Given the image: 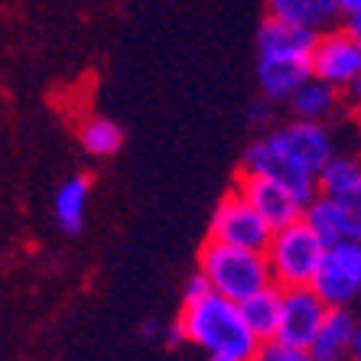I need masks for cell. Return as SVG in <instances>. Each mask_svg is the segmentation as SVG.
Instances as JSON below:
<instances>
[{"instance_id":"6da1fadb","label":"cell","mask_w":361,"mask_h":361,"mask_svg":"<svg viewBox=\"0 0 361 361\" xmlns=\"http://www.w3.org/2000/svg\"><path fill=\"white\" fill-rule=\"evenodd\" d=\"M176 322L183 329L185 342L202 348L209 358L254 361V352L261 345L244 326L238 302L215 293H205L195 302H183V312H179Z\"/></svg>"},{"instance_id":"7a4b0ae2","label":"cell","mask_w":361,"mask_h":361,"mask_svg":"<svg viewBox=\"0 0 361 361\" xmlns=\"http://www.w3.org/2000/svg\"><path fill=\"white\" fill-rule=\"evenodd\" d=\"M199 274L215 296L231 302L247 300L251 293L270 286V270L264 251L231 247L221 241H205L199 251Z\"/></svg>"},{"instance_id":"3957f363","label":"cell","mask_w":361,"mask_h":361,"mask_svg":"<svg viewBox=\"0 0 361 361\" xmlns=\"http://www.w3.org/2000/svg\"><path fill=\"white\" fill-rule=\"evenodd\" d=\"M326 254V244L310 231L306 221H293V225L270 231V241L264 247V261L270 270V283L277 290H293V286H310L319 261Z\"/></svg>"},{"instance_id":"277c9868","label":"cell","mask_w":361,"mask_h":361,"mask_svg":"<svg viewBox=\"0 0 361 361\" xmlns=\"http://www.w3.org/2000/svg\"><path fill=\"white\" fill-rule=\"evenodd\" d=\"M310 290L326 302L329 310H352L355 296H358V290H361V247H358V241L326 247Z\"/></svg>"},{"instance_id":"5b68a950","label":"cell","mask_w":361,"mask_h":361,"mask_svg":"<svg viewBox=\"0 0 361 361\" xmlns=\"http://www.w3.org/2000/svg\"><path fill=\"white\" fill-rule=\"evenodd\" d=\"M241 169L244 173H254V176L274 179V183L283 185L300 205L316 199V176H312L302 163H296L270 134L264 137V140H254L251 147H247Z\"/></svg>"},{"instance_id":"8992f818","label":"cell","mask_w":361,"mask_h":361,"mask_svg":"<svg viewBox=\"0 0 361 361\" xmlns=\"http://www.w3.org/2000/svg\"><path fill=\"white\" fill-rule=\"evenodd\" d=\"M310 78L332 88L361 82V39L345 30H326L310 49Z\"/></svg>"},{"instance_id":"52a82bcc","label":"cell","mask_w":361,"mask_h":361,"mask_svg":"<svg viewBox=\"0 0 361 361\" xmlns=\"http://www.w3.org/2000/svg\"><path fill=\"white\" fill-rule=\"evenodd\" d=\"M209 241H221V244H231V247H247V251H264L270 241V228L244 202V195L238 189H231L215 205V215H212V225H209Z\"/></svg>"},{"instance_id":"ba28073f","label":"cell","mask_w":361,"mask_h":361,"mask_svg":"<svg viewBox=\"0 0 361 361\" xmlns=\"http://www.w3.org/2000/svg\"><path fill=\"white\" fill-rule=\"evenodd\" d=\"M329 306L312 293L310 286H293V290H280V319L274 342L286 345V348H310L316 338L322 319H326Z\"/></svg>"},{"instance_id":"9c48e42d","label":"cell","mask_w":361,"mask_h":361,"mask_svg":"<svg viewBox=\"0 0 361 361\" xmlns=\"http://www.w3.org/2000/svg\"><path fill=\"white\" fill-rule=\"evenodd\" d=\"M235 189L244 195V202H247V205H251V209L267 221L270 231H280V228L293 225V221L302 219V205L286 192L283 185L274 183V179L254 176V173H244L241 169Z\"/></svg>"},{"instance_id":"30bf717a","label":"cell","mask_w":361,"mask_h":361,"mask_svg":"<svg viewBox=\"0 0 361 361\" xmlns=\"http://www.w3.org/2000/svg\"><path fill=\"white\" fill-rule=\"evenodd\" d=\"M302 221L310 225V231L326 247H332V244H352L361 238L358 209L345 205V202H336V199H326V195H316L312 202L302 205Z\"/></svg>"},{"instance_id":"8fae6325","label":"cell","mask_w":361,"mask_h":361,"mask_svg":"<svg viewBox=\"0 0 361 361\" xmlns=\"http://www.w3.org/2000/svg\"><path fill=\"white\" fill-rule=\"evenodd\" d=\"M312 361H358L361 329L352 310H329L316 338L310 342Z\"/></svg>"},{"instance_id":"7c38bea8","label":"cell","mask_w":361,"mask_h":361,"mask_svg":"<svg viewBox=\"0 0 361 361\" xmlns=\"http://www.w3.org/2000/svg\"><path fill=\"white\" fill-rule=\"evenodd\" d=\"M270 137H274L296 163H302V166L310 169L312 176L336 157V143H332L329 127L316 124V121H293V124L274 130Z\"/></svg>"},{"instance_id":"4fadbf2b","label":"cell","mask_w":361,"mask_h":361,"mask_svg":"<svg viewBox=\"0 0 361 361\" xmlns=\"http://www.w3.org/2000/svg\"><path fill=\"white\" fill-rule=\"evenodd\" d=\"M316 36L319 33H312V30L267 17L257 30V49H261V56H274V59H310Z\"/></svg>"},{"instance_id":"5bb4252c","label":"cell","mask_w":361,"mask_h":361,"mask_svg":"<svg viewBox=\"0 0 361 361\" xmlns=\"http://www.w3.org/2000/svg\"><path fill=\"white\" fill-rule=\"evenodd\" d=\"M316 195L361 209V166L355 157H332L316 173Z\"/></svg>"},{"instance_id":"9a60e30c","label":"cell","mask_w":361,"mask_h":361,"mask_svg":"<svg viewBox=\"0 0 361 361\" xmlns=\"http://www.w3.org/2000/svg\"><path fill=\"white\" fill-rule=\"evenodd\" d=\"M257 78L270 101H283L310 78V59H274L261 56L257 59Z\"/></svg>"},{"instance_id":"2e32d148","label":"cell","mask_w":361,"mask_h":361,"mask_svg":"<svg viewBox=\"0 0 361 361\" xmlns=\"http://www.w3.org/2000/svg\"><path fill=\"white\" fill-rule=\"evenodd\" d=\"M238 312H241L244 326L257 342H270L280 319V290L274 283L264 286V290H257V293L238 302Z\"/></svg>"},{"instance_id":"e0dca14e","label":"cell","mask_w":361,"mask_h":361,"mask_svg":"<svg viewBox=\"0 0 361 361\" xmlns=\"http://www.w3.org/2000/svg\"><path fill=\"white\" fill-rule=\"evenodd\" d=\"M267 17L296 23L312 33H326L329 23L336 20V4L332 0H267Z\"/></svg>"},{"instance_id":"ac0fdd59","label":"cell","mask_w":361,"mask_h":361,"mask_svg":"<svg viewBox=\"0 0 361 361\" xmlns=\"http://www.w3.org/2000/svg\"><path fill=\"white\" fill-rule=\"evenodd\" d=\"M88 195H92V183H88V176H82V173L59 185L52 212H56V221H59L62 231L75 235L78 228H82L85 209H88Z\"/></svg>"},{"instance_id":"d6986e66","label":"cell","mask_w":361,"mask_h":361,"mask_svg":"<svg viewBox=\"0 0 361 361\" xmlns=\"http://www.w3.org/2000/svg\"><path fill=\"white\" fill-rule=\"evenodd\" d=\"M290 104H293V111L300 114V121H316V124H322V121L338 108V88H332V85H326V82H316V78H306V82L290 94Z\"/></svg>"},{"instance_id":"ffe728a7","label":"cell","mask_w":361,"mask_h":361,"mask_svg":"<svg viewBox=\"0 0 361 361\" xmlns=\"http://www.w3.org/2000/svg\"><path fill=\"white\" fill-rule=\"evenodd\" d=\"M78 140L92 157H114L121 150V143H124V130L108 118H92L82 124Z\"/></svg>"},{"instance_id":"44dd1931","label":"cell","mask_w":361,"mask_h":361,"mask_svg":"<svg viewBox=\"0 0 361 361\" xmlns=\"http://www.w3.org/2000/svg\"><path fill=\"white\" fill-rule=\"evenodd\" d=\"M254 361H312V358H310V352H302V348H286V345L270 338V342L257 345Z\"/></svg>"},{"instance_id":"7402d4cb","label":"cell","mask_w":361,"mask_h":361,"mask_svg":"<svg viewBox=\"0 0 361 361\" xmlns=\"http://www.w3.org/2000/svg\"><path fill=\"white\" fill-rule=\"evenodd\" d=\"M205 293H212L209 283L202 280V274H195V277L185 283V290H183V302H195V300H202Z\"/></svg>"},{"instance_id":"603a6c76","label":"cell","mask_w":361,"mask_h":361,"mask_svg":"<svg viewBox=\"0 0 361 361\" xmlns=\"http://www.w3.org/2000/svg\"><path fill=\"white\" fill-rule=\"evenodd\" d=\"M332 4H336V17H342V20L361 17V0H332Z\"/></svg>"},{"instance_id":"cb8c5ba5","label":"cell","mask_w":361,"mask_h":361,"mask_svg":"<svg viewBox=\"0 0 361 361\" xmlns=\"http://www.w3.org/2000/svg\"><path fill=\"white\" fill-rule=\"evenodd\" d=\"M163 342H166V345H183V342H185V338H183V329H179V322H173V326L166 329Z\"/></svg>"},{"instance_id":"d4e9b609","label":"cell","mask_w":361,"mask_h":361,"mask_svg":"<svg viewBox=\"0 0 361 361\" xmlns=\"http://www.w3.org/2000/svg\"><path fill=\"white\" fill-rule=\"evenodd\" d=\"M251 118H254V124H267L270 121V104H257V108L251 111Z\"/></svg>"},{"instance_id":"484cf974","label":"cell","mask_w":361,"mask_h":361,"mask_svg":"<svg viewBox=\"0 0 361 361\" xmlns=\"http://www.w3.org/2000/svg\"><path fill=\"white\" fill-rule=\"evenodd\" d=\"M140 332H143V338H153V336H157V332H160V326H157V322H143V329H140Z\"/></svg>"},{"instance_id":"4316f807","label":"cell","mask_w":361,"mask_h":361,"mask_svg":"<svg viewBox=\"0 0 361 361\" xmlns=\"http://www.w3.org/2000/svg\"><path fill=\"white\" fill-rule=\"evenodd\" d=\"M209 361H225V358H209Z\"/></svg>"}]
</instances>
